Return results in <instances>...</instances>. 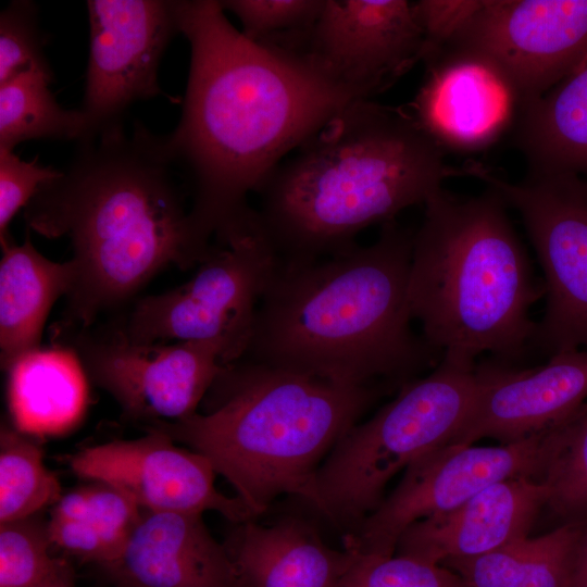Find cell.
<instances>
[{
  "label": "cell",
  "mask_w": 587,
  "mask_h": 587,
  "mask_svg": "<svg viewBox=\"0 0 587 587\" xmlns=\"http://www.w3.org/2000/svg\"><path fill=\"white\" fill-rule=\"evenodd\" d=\"M190 66L167 150L191 192L190 215L212 240L246 220L247 197L310 136L366 99L303 53L248 39L218 0L175 1Z\"/></svg>",
  "instance_id": "cell-1"
},
{
  "label": "cell",
  "mask_w": 587,
  "mask_h": 587,
  "mask_svg": "<svg viewBox=\"0 0 587 587\" xmlns=\"http://www.w3.org/2000/svg\"><path fill=\"white\" fill-rule=\"evenodd\" d=\"M183 177L165 136L124 125L78 142L74 159L24 208L28 230L70 240L74 285L54 329L91 327L163 268L198 266L214 243L185 205Z\"/></svg>",
  "instance_id": "cell-2"
},
{
  "label": "cell",
  "mask_w": 587,
  "mask_h": 587,
  "mask_svg": "<svg viewBox=\"0 0 587 587\" xmlns=\"http://www.w3.org/2000/svg\"><path fill=\"white\" fill-rule=\"evenodd\" d=\"M414 232L396 221L377 240L299 265L277 264L241 358L349 387L389 391L441 353L412 327Z\"/></svg>",
  "instance_id": "cell-3"
},
{
  "label": "cell",
  "mask_w": 587,
  "mask_h": 587,
  "mask_svg": "<svg viewBox=\"0 0 587 587\" xmlns=\"http://www.w3.org/2000/svg\"><path fill=\"white\" fill-rule=\"evenodd\" d=\"M280 162L259 189V223L278 264L314 262L355 243L364 228L425 203L470 164L445 150L411 114L360 99Z\"/></svg>",
  "instance_id": "cell-4"
},
{
  "label": "cell",
  "mask_w": 587,
  "mask_h": 587,
  "mask_svg": "<svg viewBox=\"0 0 587 587\" xmlns=\"http://www.w3.org/2000/svg\"><path fill=\"white\" fill-rule=\"evenodd\" d=\"M386 390L349 387L240 358L224 364L205 411L141 426L204 455L258 516L279 495L315 505V475Z\"/></svg>",
  "instance_id": "cell-5"
},
{
  "label": "cell",
  "mask_w": 587,
  "mask_h": 587,
  "mask_svg": "<svg viewBox=\"0 0 587 587\" xmlns=\"http://www.w3.org/2000/svg\"><path fill=\"white\" fill-rule=\"evenodd\" d=\"M414 232L409 275L412 319L441 357L471 363L483 352L512 364L530 348V308L545 297L508 204L487 186L458 197L441 188Z\"/></svg>",
  "instance_id": "cell-6"
},
{
  "label": "cell",
  "mask_w": 587,
  "mask_h": 587,
  "mask_svg": "<svg viewBox=\"0 0 587 587\" xmlns=\"http://www.w3.org/2000/svg\"><path fill=\"white\" fill-rule=\"evenodd\" d=\"M476 365L441 357L429 374L403 385L370 420L353 425L316 472L314 507L357 528L398 472L458 434L475 394Z\"/></svg>",
  "instance_id": "cell-7"
},
{
  "label": "cell",
  "mask_w": 587,
  "mask_h": 587,
  "mask_svg": "<svg viewBox=\"0 0 587 587\" xmlns=\"http://www.w3.org/2000/svg\"><path fill=\"white\" fill-rule=\"evenodd\" d=\"M278 264L257 210L223 238L186 283L136 300L115 324L133 342L221 338L245 353L259 302Z\"/></svg>",
  "instance_id": "cell-8"
},
{
  "label": "cell",
  "mask_w": 587,
  "mask_h": 587,
  "mask_svg": "<svg viewBox=\"0 0 587 587\" xmlns=\"http://www.w3.org/2000/svg\"><path fill=\"white\" fill-rule=\"evenodd\" d=\"M474 177L520 214L541 265L546 307L532 348L587 349V177L528 172L510 183L482 164Z\"/></svg>",
  "instance_id": "cell-9"
},
{
  "label": "cell",
  "mask_w": 587,
  "mask_h": 587,
  "mask_svg": "<svg viewBox=\"0 0 587 587\" xmlns=\"http://www.w3.org/2000/svg\"><path fill=\"white\" fill-rule=\"evenodd\" d=\"M53 336L73 350L87 377L114 398L123 417L140 427L195 414L222 366L233 362L221 338L133 342L115 323L54 329Z\"/></svg>",
  "instance_id": "cell-10"
},
{
  "label": "cell",
  "mask_w": 587,
  "mask_h": 587,
  "mask_svg": "<svg viewBox=\"0 0 587 587\" xmlns=\"http://www.w3.org/2000/svg\"><path fill=\"white\" fill-rule=\"evenodd\" d=\"M557 429L496 447L450 444L426 454L408 466L392 492L345 536L344 549L358 555H392L413 523L451 511L502 480H541Z\"/></svg>",
  "instance_id": "cell-11"
},
{
  "label": "cell",
  "mask_w": 587,
  "mask_h": 587,
  "mask_svg": "<svg viewBox=\"0 0 587 587\" xmlns=\"http://www.w3.org/2000/svg\"><path fill=\"white\" fill-rule=\"evenodd\" d=\"M446 50L490 60L523 105L550 90L587 57V0H482Z\"/></svg>",
  "instance_id": "cell-12"
},
{
  "label": "cell",
  "mask_w": 587,
  "mask_h": 587,
  "mask_svg": "<svg viewBox=\"0 0 587 587\" xmlns=\"http://www.w3.org/2000/svg\"><path fill=\"white\" fill-rule=\"evenodd\" d=\"M89 55L82 107L90 138L123 125L128 107L160 96L158 73L179 33L175 1L88 0Z\"/></svg>",
  "instance_id": "cell-13"
},
{
  "label": "cell",
  "mask_w": 587,
  "mask_h": 587,
  "mask_svg": "<svg viewBox=\"0 0 587 587\" xmlns=\"http://www.w3.org/2000/svg\"><path fill=\"white\" fill-rule=\"evenodd\" d=\"M424 38L407 0H324L286 48L303 53L335 82L371 96L422 61Z\"/></svg>",
  "instance_id": "cell-14"
},
{
  "label": "cell",
  "mask_w": 587,
  "mask_h": 587,
  "mask_svg": "<svg viewBox=\"0 0 587 587\" xmlns=\"http://www.w3.org/2000/svg\"><path fill=\"white\" fill-rule=\"evenodd\" d=\"M145 433L86 447L71 457L70 467L82 478L120 489L143 511L202 514L212 510L237 524L254 520L257 515L239 497L216 489V472L204 455L177 446L162 432Z\"/></svg>",
  "instance_id": "cell-15"
},
{
  "label": "cell",
  "mask_w": 587,
  "mask_h": 587,
  "mask_svg": "<svg viewBox=\"0 0 587 587\" xmlns=\"http://www.w3.org/2000/svg\"><path fill=\"white\" fill-rule=\"evenodd\" d=\"M586 402L587 349L554 353L547 363L528 369L483 362L476 365L467 416L450 444L529 438L563 424Z\"/></svg>",
  "instance_id": "cell-16"
},
{
  "label": "cell",
  "mask_w": 587,
  "mask_h": 587,
  "mask_svg": "<svg viewBox=\"0 0 587 587\" xmlns=\"http://www.w3.org/2000/svg\"><path fill=\"white\" fill-rule=\"evenodd\" d=\"M426 65L411 115L445 151H480L515 125L521 100L490 60L446 50Z\"/></svg>",
  "instance_id": "cell-17"
},
{
  "label": "cell",
  "mask_w": 587,
  "mask_h": 587,
  "mask_svg": "<svg viewBox=\"0 0 587 587\" xmlns=\"http://www.w3.org/2000/svg\"><path fill=\"white\" fill-rule=\"evenodd\" d=\"M547 498L538 479L499 482L451 511L410 525L395 553L439 565L487 554L527 537Z\"/></svg>",
  "instance_id": "cell-18"
},
{
  "label": "cell",
  "mask_w": 587,
  "mask_h": 587,
  "mask_svg": "<svg viewBox=\"0 0 587 587\" xmlns=\"http://www.w3.org/2000/svg\"><path fill=\"white\" fill-rule=\"evenodd\" d=\"M105 569L120 587H240L225 546L198 513L142 511Z\"/></svg>",
  "instance_id": "cell-19"
},
{
  "label": "cell",
  "mask_w": 587,
  "mask_h": 587,
  "mask_svg": "<svg viewBox=\"0 0 587 587\" xmlns=\"http://www.w3.org/2000/svg\"><path fill=\"white\" fill-rule=\"evenodd\" d=\"M225 548L240 587H338L354 554L334 550L305 523L238 524Z\"/></svg>",
  "instance_id": "cell-20"
},
{
  "label": "cell",
  "mask_w": 587,
  "mask_h": 587,
  "mask_svg": "<svg viewBox=\"0 0 587 587\" xmlns=\"http://www.w3.org/2000/svg\"><path fill=\"white\" fill-rule=\"evenodd\" d=\"M0 361L7 372L18 359L39 349L42 329L53 303L71 291L74 262H55L33 245L29 230L16 245L0 239Z\"/></svg>",
  "instance_id": "cell-21"
},
{
  "label": "cell",
  "mask_w": 587,
  "mask_h": 587,
  "mask_svg": "<svg viewBox=\"0 0 587 587\" xmlns=\"http://www.w3.org/2000/svg\"><path fill=\"white\" fill-rule=\"evenodd\" d=\"M587 521L567 522L487 554L442 564L467 587H586Z\"/></svg>",
  "instance_id": "cell-22"
},
{
  "label": "cell",
  "mask_w": 587,
  "mask_h": 587,
  "mask_svg": "<svg viewBox=\"0 0 587 587\" xmlns=\"http://www.w3.org/2000/svg\"><path fill=\"white\" fill-rule=\"evenodd\" d=\"M7 372L9 410L18 430L58 435L82 419L88 400V377L68 347L34 350Z\"/></svg>",
  "instance_id": "cell-23"
},
{
  "label": "cell",
  "mask_w": 587,
  "mask_h": 587,
  "mask_svg": "<svg viewBox=\"0 0 587 587\" xmlns=\"http://www.w3.org/2000/svg\"><path fill=\"white\" fill-rule=\"evenodd\" d=\"M514 126L528 172L587 177V57L546 93L521 105Z\"/></svg>",
  "instance_id": "cell-24"
},
{
  "label": "cell",
  "mask_w": 587,
  "mask_h": 587,
  "mask_svg": "<svg viewBox=\"0 0 587 587\" xmlns=\"http://www.w3.org/2000/svg\"><path fill=\"white\" fill-rule=\"evenodd\" d=\"M52 78L26 72L0 84V149L30 139L91 140L85 113L58 103L49 88Z\"/></svg>",
  "instance_id": "cell-25"
},
{
  "label": "cell",
  "mask_w": 587,
  "mask_h": 587,
  "mask_svg": "<svg viewBox=\"0 0 587 587\" xmlns=\"http://www.w3.org/2000/svg\"><path fill=\"white\" fill-rule=\"evenodd\" d=\"M61 485L43 462L40 446L13 425L0 430V524L37 515L54 505Z\"/></svg>",
  "instance_id": "cell-26"
},
{
  "label": "cell",
  "mask_w": 587,
  "mask_h": 587,
  "mask_svg": "<svg viewBox=\"0 0 587 587\" xmlns=\"http://www.w3.org/2000/svg\"><path fill=\"white\" fill-rule=\"evenodd\" d=\"M48 521L38 514L0 524V587H75V573L53 557Z\"/></svg>",
  "instance_id": "cell-27"
},
{
  "label": "cell",
  "mask_w": 587,
  "mask_h": 587,
  "mask_svg": "<svg viewBox=\"0 0 587 587\" xmlns=\"http://www.w3.org/2000/svg\"><path fill=\"white\" fill-rule=\"evenodd\" d=\"M540 482L548 489L546 508L563 523L587 521V402L558 427Z\"/></svg>",
  "instance_id": "cell-28"
},
{
  "label": "cell",
  "mask_w": 587,
  "mask_h": 587,
  "mask_svg": "<svg viewBox=\"0 0 587 587\" xmlns=\"http://www.w3.org/2000/svg\"><path fill=\"white\" fill-rule=\"evenodd\" d=\"M45 42L37 4L29 0L9 3L0 14V84L26 72L53 77Z\"/></svg>",
  "instance_id": "cell-29"
},
{
  "label": "cell",
  "mask_w": 587,
  "mask_h": 587,
  "mask_svg": "<svg viewBox=\"0 0 587 587\" xmlns=\"http://www.w3.org/2000/svg\"><path fill=\"white\" fill-rule=\"evenodd\" d=\"M221 4L238 17L248 39L280 43L308 30L324 0H225Z\"/></svg>",
  "instance_id": "cell-30"
},
{
  "label": "cell",
  "mask_w": 587,
  "mask_h": 587,
  "mask_svg": "<svg viewBox=\"0 0 587 587\" xmlns=\"http://www.w3.org/2000/svg\"><path fill=\"white\" fill-rule=\"evenodd\" d=\"M338 587H467L446 566L413 557L357 555Z\"/></svg>",
  "instance_id": "cell-31"
},
{
  "label": "cell",
  "mask_w": 587,
  "mask_h": 587,
  "mask_svg": "<svg viewBox=\"0 0 587 587\" xmlns=\"http://www.w3.org/2000/svg\"><path fill=\"white\" fill-rule=\"evenodd\" d=\"M83 488L87 498V517L84 521L91 524L107 546L111 554L110 565L120 555L143 510L109 484L93 482Z\"/></svg>",
  "instance_id": "cell-32"
},
{
  "label": "cell",
  "mask_w": 587,
  "mask_h": 587,
  "mask_svg": "<svg viewBox=\"0 0 587 587\" xmlns=\"http://www.w3.org/2000/svg\"><path fill=\"white\" fill-rule=\"evenodd\" d=\"M60 174L61 170L41 165L38 157L25 161L13 150L0 149V239L10 236L9 224L39 187Z\"/></svg>",
  "instance_id": "cell-33"
},
{
  "label": "cell",
  "mask_w": 587,
  "mask_h": 587,
  "mask_svg": "<svg viewBox=\"0 0 587 587\" xmlns=\"http://www.w3.org/2000/svg\"><path fill=\"white\" fill-rule=\"evenodd\" d=\"M413 11L424 38L422 61L435 59L460 34L482 0H420Z\"/></svg>",
  "instance_id": "cell-34"
},
{
  "label": "cell",
  "mask_w": 587,
  "mask_h": 587,
  "mask_svg": "<svg viewBox=\"0 0 587 587\" xmlns=\"http://www.w3.org/2000/svg\"><path fill=\"white\" fill-rule=\"evenodd\" d=\"M53 546L89 562L107 566L111 554L98 532L87 521H48Z\"/></svg>",
  "instance_id": "cell-35"
}]
</instances>
